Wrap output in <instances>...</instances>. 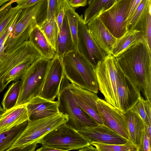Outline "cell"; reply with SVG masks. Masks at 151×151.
<instances>
[{
  "mask_svg": "<svg viewBox=\"0 0 151 151\" xmlns=\"http://www.w3.org/2000/svg\"><path fill=\"white\" fill-rule=\"evenodd\" d=\"M151 51L144 40L116 58L125 75L140 88L146 100L151 99Z\"/></svg>",
  "mask_w": 151,
  "mask_h": 151,
  "instance_id": "6da1fadb",
  "label": "cell"
},
{
  "mask_svg": "<svg viewBox=\"0 0 151 151\" xmlns=\"http://www.w3.org/2000/svg\"><path fill=\"white\" fill-rule=\"evenodd\" d=\"M42 57L29 40L4 53L0 60V95L10 83L20 80L29 66Z\"/></svg>",
  "mask_w": 151,
  "mask_h": 151,
  "instance_id": "7a4b0ae2",
  "label": "cell"
},
{
  "mask_svg": "<svg viewBox=\"0 0 151 151\" xmlns=\"http://www.w3.org/2000/svg\"><path fill=\"white\" fill-rule=\"evenodd\" d=\"M61 58L66 78L83 88L98 93L99 89L95 69L79 51H71Z\"/></svg>",
  "mask_w": 151,
  "mask_h": 151,
  "instance_id": "3957f363",
  "label": "cell"
},
{
  "mask_svg": "<svg viewBox=\"0 0 151 151\" xmlns=\"http://www.w3.org/2000/svg\"><path fill=\"white\" fill-rule=\"evenodd\" d=\"M47 0H43L34 5L22 9L15 25L4 44V53L11 51L29 40L34 27L30 25L35 19L42 23L45 19Z\"/></svg>",
  "mask_w": 151,
  "mask_h": 151,
  "instance_id": "277c9868",
  "label": "cell"
},
{
  "mask_svg": "<svg viewBox=\"0 0 151 151\" xmlns=\"http://www.w3.org/2000/svg\"><path fill=\"white\" fill-rule=\"evenodd\" d=\"M68 119L67 114L59 113L41 119L28 120L24 129L7 151H17L20 148L39 143L47 134Z\"/></svg>",
  "mask_w": 151,
  "mask_h": 151,
  "instance_id": "5b68a950",
  "label": "cell"
},
{
  "mask_svg": "<svg viewBox=\"0 0 151 151\" xmlns=\"http://www.w3.org/2000/svg\"><path fill=\"white\" fill-rule=\"evenodd\" d=\"M50 60L42 57L34 61L22 75L19 96L16 106L27 104L40 96Z\"/></svg>",
  "mask_w": 151,
  "mask_h": 151,
  "instance_id": "8992f818",
  "label": "cell"
},
{
  "mask_svg": "<svg viewBox=\"0 0 151 151\" xmlns=\"http://www.w3.org/2000/svg\"><path fill=\"white\" fill-rule=\"evenodd\" d=\"M68 80L64 76L57 97L59 112L67 114L68 118L66 124L76 130L92 127L98 124L78 105L68 86Z\"/></svg>",
  "mask_w": 151,
  "mask_h": 151,
  "instance_id": "52a82bcc",
  "label": "cell"
},
{
  "mask_svg": "<svg viewBox=\"0 0 151 151\" xmlns=\"http://www.w3.org/2000/svg\"><path fill=\"white\" fill-rule=\"evenodd\" d=\"M119 67L116 58L109 54L98 63L95 69L99 89L105 100L119 109L117 82Z\"/></svg>",
  "mask_w": 151,
  "mask_h": 151,
  "instance_id": "ba28073f",
  "label": "cell"
},
{
  "mask_svg": "<svg viewBox=\"0 0 151 151\" xmlns=\"http://www.w3.org/2000/svg\"><path fill=\"white\" fill-rule=\"evenodd\" d=\"M39 143L60 151L78 150L90 145L88 141L78 131L66 123L60 125L47 134Z\"/></svg>",
  "mask_w": 151,
  "mask_h": 151,
  "instance_id": "9c48e42d",
  "label": "cell"
},
{
  "mask_svg": "<svg viewBox=\"0 0 151 151\" xmlns=\"http://www.w3.org/2000/svg\"><path fill=\"white\" fill-rule=\"evenodd\" d=\"M130 1V0H120L98 16L110 32L116 38L121 37L127 32V12Z\"/></svg>",
  "mask_w": 151,
  "mask_h": 151,
  "instance_id": "30bf717a",
  "label": "cell"
},
{
  "mask_svg": "<svg viewBox=\"0 0 151 151\" xmlns=\"http://www.w3.org/2000/svg\"><path fill=\"white\" fill-rule=\"evenodd\" d=\"M78 47L79 52L95 69L107 55L90 35L83 15L80 16L78 21Z\"/></svg>",
  "mask_w": 151,
  "mask_h": 151,
  "instance_id": "8fae6325",
  "label": "cell"
},
{
  "mask_svg": "<svg viewBox=\"0 0 151 151\" xmlns=\"http://www.w3.org/2000/svg\"><path fill=\"white\" fill-rule=\"evenodd\" d=\"M97 113L104 124L127 140L130 137L124 113L119 109L99 98L96 101Z\"/></svg>",
  "mask_w": 151,
  "mask_h": 151,
  "instance_id": "7c38bea8",
  "label": "cell"
},
{
  "mask_svg": "<svg viewBox=\"0 0 151 151\" xmlns=\"http://www.w3.org/2000/svg\"><path fill=\"white\" fill-rule=\"evenodd\" d=\"M64 76L61 58L55 55L50 60L40 96L54 101L60 92L62 80Z\"/></svg>",
  "mask_w": 151,
  "mask_h": 151,
  "instance_id": "4fadbf2b",
  "label": "cell"
},
{
  "mask_svg": "<svg viewBox=\"0 0 151 151\" xmlns=\"http://www.w3.org/2000/svg\"><path fill=\"white\" fill-rule=\"evenodd\" d=\"M119 109L123 113L132 109L141 97L139 88L124 74L120 68L117 82Z\"/></svg>",
  "mask_w": 151,
  "mask_h": 151,
  "instance_id": "5bb4252c",
  "label": "cell"
},
{
  "mask_svg": "<svg viewBox=\"0 0 151 151\" xmlns=\"http://www.w3.org/2000/svg\"><path fill=\"white\" fill-rule=\"evenodd\" d=\"M78 131L89 142L107 144L122 145L127 140L104 124L86 127Z\"/></svg>",
  "mask_w": 151,
  "mask_h": 151,
  "instance_id": "9a60e30c",
  "label": "cell"
},
{
  "mask_svg": "<svg viewBox=\"0 0 151 151\" xmlns=\"http://www.w3.org/2000/svg\"><path fill=\"white\" fill-rule=\"evenodd\" d=\"M90 35L106 55H111L112 48L117 38L110 32L98 16L92 19L87 24Z\"/></svg>",
  "mask_w": 151,
  "mask_h": 151,
  "instance_id": "2e32d148",
  "label": "cell"
},
{
  "mask_svg": "<svg viewBox=\"0 0 151 151\" xmlns=\"http://www.w3.org/2000/svg\"><path fill=\"white\" fill-rule=\"evenodd\" d=\"M26 106L29 119L31 120L46 118L59 113L57 101L49 100L40 96L32 98Z\"/></svg>",
  "mask_w": 151,
  "mask_h": 151,
  "instance_id": "e0dca14e",
  "label": "cell"
},
{
  "mask_svg": "<svg viewBox=\"0 0 151 151\" xmlns=\"http://www.w3.org/2000/svg\"><path fill=\"white\" fill-rule=\"evenodd\" d=\"M27 104L16 106L0 115V133L29 119Z\"/></svg>",
  "mask_w": 151,
  "mask_h": 151,
  "instance_id": "ac0fdd59",
  "label": "cell"
},
{
  "mask_svg": "<svg viewBox=\"0 0 151 151\" xmlns=\"http://www.w3.org/2000/svg\"><path fill=\"white\" fill-rule=\"evenodd\" d=\"M129 130L130 139L140 151L145 132V124L139 116L132 109L124 113Z\"/></svg>",
  "mask_w": 151,
  "mask_h": 151,
  "instance_id": "d6986e66",
  "label": "cell"
},
{
  "mask_svg": "<svg viewBox=\"0 0 151 151\" xmlns=\"http://www.w3.org/2000/svg\"><path fill=\"white\" fill-rule=\"evenodd\" d=\"M144 40L140 31H128L122 36L117 38L111 50V55L117 57L138 42Z\"/></svg>",
  "mask_w": 151,
  "mask_h": 151,
  "instance_id": "ffe728a7",
  "label": "cell"
},
{
  "mask_svg": "<svg viewBox=\"0 0 151 151\" xmlns=\"http://www.w3.org/2000/svg\"><path fill=\"white\" fill-rule=\"evenodd\" d=\"M29 40L41 54L42 57L51 60L55 52L39 28L38 25L31 32Z\"/></svg>",
  "mask_w": 151,
  "mask_h": 151,
  "instance_id": "44dd1931",
  "label": "cell"
},
{
  "mask_svg": "<svg viewBox=\"0 0 151 151\" xmlns=\"http://www.w3.org/2000/svg\"><path fill=\"white\" fill-rule=\"evenodd\" d=\"M74 50L72 35L65 16L59 31L56 55L61 58L65 54Z\"/></svg>",
  "mask_w": 151,
  "mask_h": 151,
  "instance_id": "7402d4cb",
  "label": "cell"
},
{
  "mask_svg": "<svg viewBox=\"0 0 151 151\" xmlns=\"http://www.w3.org/2000/svg\"><path fill=\"white\" fill-rule=\"evenodd\" d=\"M116 3V0H94L84 11L85 23L87 24L92 19L109 9Z\"/></svg>",
  "mask_w": 151,
  "mask_h": 151,
  "instance_id": "603a6c76",
  "label": "cell"
},
{
  "mask_svg": "<svg viewBox=\"0 0 151 151\" xmlns=\"http://www.w3.org/2000/svg\"><path fill=\"white\" fill-rule=\"evenodd\" d=\"M28 121L0 133V151H7L26 126Z\"/></svg>",
  "mask_w": 151,
  "mask_h": 151,
  "instance_id": "cb8c5ba5",
  "label": "cell"
},
{
  "mask_svg": "<svg viewBox=\"0 0 151 151\" xmlns=\"http://www.w3.org/2000/svg\"><path fill=\"white\" fill-rule=\"evenodd\" d=\"M66 17L72 36L74 50L78 51V33L80 16L75 9L71 7L67 0H63Z\"/></svg>",
  "mask_w": 151,
  "mask_h": 151,
  "instance_id": "d4e9b609",
  "label": "cell"
},
{
  "mask_svg": "<svg viewBox=\"0 0 151 151\" xmlns=\"http://www.w3.org/2000/svg\"><path fill=\"white\" fill-rule=\"evenodd\" d=\"M21 85L20 80L13 81L9 86L1 101L2 108L4 110L15 106L19 96Z\"/></svg>",
  "mask_w": 151,
  "mask_h": 151,
  "instance_id": "484cf974",
  "label": "cell"
},
{
  "mask_svg": "<svg viewBox=\"0 0 151 151\" xmlns=\"http://www.w3.org/2000/svg\"><path fill=\"white\" fill-rule=\"evenodd\" d=\"M55 20L51 19L47 23L38 24V26L56 53L59 30Z\"/></svg>",
  "mask_w": 151,
  "mask_h": 151,
  "instance_id": "4316f807",
  "label": "cell"
},
{
  "mask_svg": "<svg viewBox=\"0 0 151 151\" xmlns=\"http://www.w3.org/2000/svg\"><path fill=\"white\" fill-rule=\"evenodd\" d=\"M151 6L145 16L139 22L135 29L140 31L143 39L151 51Z\"/></svg>",
  "mask_w": 151,
  "mask_h": 151,
  "instance_id": "83f0119b",
  "label": "cell"
},
{
  "mask_svg": "<svg viewBox=\"0 0 151 151\" xmlns=\"http://www.w3.org/2000/svg\"><path fill=\"white\" fill-rule=\"evenodd\" d=\"M151 6V0H142L135 11L127 27V31L134 30L139 22Z\"/></svg>",
  "mask_w": 151,
  "mask_h": 151,
  "instance_id": "f1b7e54d",
  "label": "cell"
},
{
  "mask_svg": "<svg viewBox=\"0 0 151 151\" xmlns=\"http://www.w3.org/2000/svg\"><path fill=\"white\" fill-rule=\"evenodd\" d=\"M143 121L145 125H151V103L141 97L132 109Z\"/></svg>",
  "mask_w": 151,
  "mask_h": 151,
  "instance_id": "f546056e",
  "label": "cell"
},
{
  "mask_svg": "<svg viewBox=\"0 0 151 151\" xmlns=\"http://www.w3.org/2000/svg\"><path fill=\"white\" fill-rule=\"evenodd\" d=\"M91 145L96 147L97 151H137L133 143L128 140L125 143L122 145L107 144L95 142Z\"/></svg>",
  "mask_w": 151,
  "mask_h": 151,
  "instance_id": "4dcf8cb0",
  "label": "cell"
},
{
  "mask_svg": "<svg viewBox=\"0 0 151 151\" xmlns=\"http://www.w3.org/2000/svg\"><path fill=\"white\" fill-rule=\"evenodd\" d=\"M47 7L46 17L41 23H45L52 19H56L60 9L61 3L58 0H47Z\"/></svg>",
  "mask_w": 151,
  "mask_h": 151,
  "instance_id": "1f68e13d",
  "label": "cell"
},
{
  "mask_svg": "<svg viewBox=\"0 0 151 151\" xmlns=\"http://www.w3.org/2000/svg\"><path fill=\"white\" fill-rule=\"evenodd\" d=\"M19 10L17 9L15 7H12L6 16L0 22V35L4 30Z\"/></svg>",
  "mask_w": 151,
  "mask_h": 151,
  "instance_id": "d6a6232c",
  "label": "cell"
},
{
  "mask_svg": "<svg viewBox=\"0 0 151 151\" xmlns=\"http://www.w3.org/2000/svg\"><path fill=\"white\" fill-rule=\"evenodd\" d=\"M142 0H130L127 12V27L135 11Z\"/></svg>",
  "mask_w": 151,
  "mask_h": 151,
  "instance_id": "836d02e7",
  "label": "cell"
},
{
  "mask_svg": "<svg viewBox=\"0 0 151 151\" xmlns=\"http://www.w3.org/2000/svg\"><path fill=\"white\" fill-rule=\"evenodd\" d=\"M43 0H23L17 1V5L15 7L18 9H22L37 4Z\"/></svg>",
  "mask_w": 151,
  "mask_h": 151,
  "instance_id": "e575fe53",
  "label": "cell"
},
{
  "mask_svg": "<svg viewBox=\"0 0 151 151\" xmlns=\"http://www.w3.org/2000/svg\"><path fill=\"white\" fill-rule=\"evenodd\" d=\"M65 9L64 1L61 3L58 13L56 18V22L59 30L65 16Z\"/></svg>",
  "mask_w": 151,
  "mask_h": 151,
  "instance_id": "d590c367",
  "label": "cell"
},
{
  "mask_svg": "<svg viewBox=\"0 0 151 151\" xmlns=\"http://www.w3.org/2000/svg\"><path fill=\"white\" fill-rule=\"evenodd\" d=\"M151 140L148 137L145 131L140 151H151Z\"/></svg>",
  "mask_w": 151,
  "mask_h": 151,
  "instance_id": "8d00e7d4",
  "label": "cell"
},
{
  "mask_svg": "<svg viewBox=\"0 0 151 151\" xmlns=\"http://www.w3.org/2000/svg\"><path fill=\"white\" fill-rule=\"evenodd\" d=\"M88 1V0H71L68 3L71 7L74 8L86 6Z\"/></svg>",
  "mask_w": 151,
  "mask_h": 151,
  "instance_id": "74e56055",
  "label": "cell"
},
{
  "mask_svg": "<svg viewBox=\"0 0 151 151\" xmlns=\"http://www.w3.org/2000/svg\"><path fill=\"white\" fill-rule=\"evenodd\" d=\"M37 151H60L58 149L50 147L47 146L42 145V146L36 150Z\"/></svg>",
  "mask_w": 151,
  "mask_h": 151,
  "instance_id": "f35d334b",
  "label": "cell"
},
{
  "mask_svg": "<svg viewBox=\"0 0 151 151\" xmlns=\"http://www.w3.org/2000/svg\"><path fill=\"white\" fill-rule=\"evenodd\" d=\"M12 7L11 5H10L0 11V22L6 16Z\"/></svg>",
  "mask_w": 151,
  "mask_h": 151,
  "instance_id": "ab89813d",
  "label": "cell"
},
{
  "mask_svg": "<svg viewBox=\"0 0 151 151\" xmlns=\"http://www.w3.org/2000/svg\"><path fill=\"white\" fill-rule=\"evenodd\" d=\"M78 150L80 151H97L96 147L91 145L83 147Z\"/></svg>",
  "mask_w": 151,
  "mask_h": 151,
  "instance_id": "60d3db41",
  "label": "cell"
},
{
  "mask_svg": "<svg viewBox=\"0 0 151 151\" xmlns=\"http://www.w3.org/2000/svg\"><path fill=\"white\" fill-rule=\"evenodd\" d=\"M145 131L148 137L151 140V125H145Z\"/></svg>",
  "mask_w": 151,
  "mask_h": 151,
  "instance_id": "b9f144b4",
  "label": "cell"
},
{
  "mask_svg": "<svg viewBox=\"0 0 151 151\" xmlns=\"http://www.w3.org/2000/svg\"><path fill=\"white\" fill-rule=\"evenodd\" d=\"M23 0H11L8 3H7L6 7H7V6H9L10 5H11V4L14 2H16L17 1H22Z\"/></svg>",
  "mask_w": 151,
  "mask_h": 151,
  "instance_id": "7bdbcfd3",
  "label": "cell"
},
{
  "mask_svg": "<svg viewBox=\"0 0 151 151\" xmlns=\"http://www.w3.org/2000/svg\"><path fill=\"white\" fill-rule=\"evenodd\" d=\"M10 0H5L3 1L0 2V7L7 3V2L10 1Z\"/></svg>",
  "mask_w": 151,
  "mask_h": 151,
  "instance_id": "ee69618b",
  "label": "cell"
},
{
  "mask_svg": "<svg viewBox=\"0 0 151 151\" xmlns=\"http://www.w3.org/2000/svg\"><path fill=\"white\" fill-rule=\"evenodd\" d=\"M5 110L3 109V108L1 107L0 104V115L3 113Z\"/></svg>",
  "mask_w": 151,
  "mask_h": 151,
  "instance_id": "f6af8a7d",
  "label": "cell"
},
{
  "mask_svg": "<svg viewBox=\"0 0 151 151\" xmlns=\"http://www.w3.org/2000/svg\"><path fill=\"white\" fill-rule=\"evenodd\" d=\"M94 0H88V4H89L93 2Z\"/></svg>",
  "mask_w": 151,
  "mask_h": 151,
  "instance_id": "bcb514c9",
  "label": "cell"
},
{
  "mask_svg": "<svg viewBox=\"0 0 151 151\" xmlns=\"http://www.w3.org/2000/svg\"><path fill=\"white\" fill-rule=\"evenodd\" d=\"M58 1L59 3H61L63 1V0H58Z\"/></svg>",
  "mask_w": 151,
  "mask_h": 151,
  "instance_id": "7dc6e473",
  "label": "cell"
},
{
  "mask_svg": "<svg viewBox=\"0 0 151 151\" xmlns=\"http://www.w3.org/2000/svg\"><path fill=\"white\" fill-rule=\"evenodd\" d=\"M68 2H70L71 0H67Z\"/></svg>",
  "mask_w": 151,
  "mask_h": 151,
  "instance_id": "c3c4849f",
  "label": "cell"
},
{
  "mask_svg": "<svg viewBox=\"0 0 151 151\" xmlns=\"http://www.w3.org/2000/svg\"><path fill=\"white\" fill-rule=\"evenodd\" d=\"M120 0H116V2H118V1H119Z\"/></svg>",
  "mask_w": 151,
  "mask_h": 151,
  "instance_id": "681fc988",
  "label": "cell"
},
{
  "mask_svg": "<svg viewBox=\"0 0 151 151\" xmlns=\"http://www.w3.org/2000/svg\"><path fill=\"white\" fill-rule=\"evenodd\" d=\"M5 0H0V2L4 1Z\"/></svg>",
  "mask_w": 151,
  "mask_h": 151,
  "instance_id": "f907efd6",
  "label": "cell"
}]
</instances>
